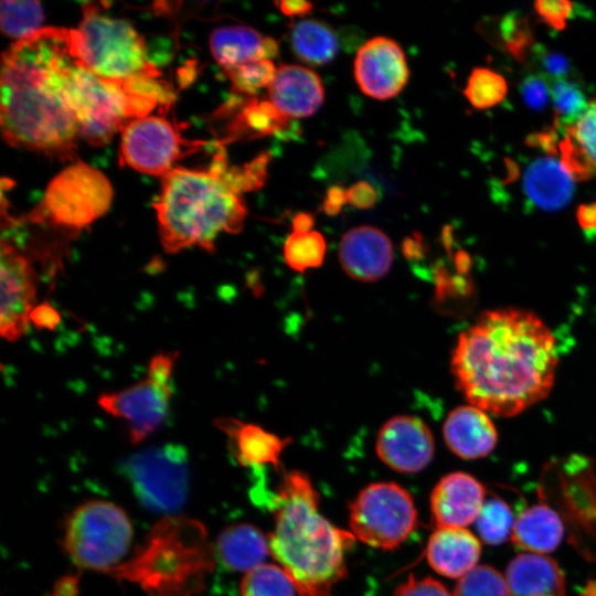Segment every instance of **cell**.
Wrapping results in <instances>:
<instances>
[{
  "label": "cell",
  "instance_id": "cell-20",
  "mask_svg": "<svg viewBox=\"0 0 596 596\" xmlns=\"http://www.w3.org/2000/svg\"><path fill=\"white\" fill-rule=\"evenodd\" d=\"M425 553L435 572L446 577L461 578L477 566L481 545L464 528H438L429 536Z\"/></svg>",
  "mask_w": 596,
  "mask_h": 596
},
{
  "label": "cell",
  "instance_id": "cell-43",
  "mask_svg": "<svg viewBox=\"0 0 596 596\" xmlns=\"http://www.w3.org/2000/svg\"><path fill=\"white\" fill-rule=\"evenodd\" d=\"M347 203L356 209L365 210L372 207L377 202V192L368 181H358L345 191Z\"/></svg>",
  "mask_w": 596,
  "mask_h": 596
},
{
  "label": "cell",
  "instance_id": "cell-13",
  "mask_svg": "<svg viewBox=\"0 0 596 596\" xmlns=\"http://www.w3.org/2000/svg\"><path fill=\"white\" fill-rule=\"evenodd\" d=\"M0 276V332L2 338L13 342L25 334L31 322L36 283L32 264L4 238L1 241Z\"/></svg>",
  "mask_w": 596,
  "mask_h": 596
},
{
  "label": "cell",
  "instance_id": "cell-40",
  "mask_svg": "<svg viewBox=\"0 0 596 596\" xmlns=\"http://www.w3.org/2000/svg\"><path fill=\"white\" fill-rule=\"evenodd\" d=\"M574 4L565 0L536 1L534 10L543 22L555 30H563L573 12Z\"/></svg>",
  "mask_w": 596,
  "mask_h": 596
},
{
  "label": "cell",
  "instance_id": "cell-45",
  "mask_svg": "<svg viewBox=\"0 0 596 596\" xmlns=\"http://www.w3.org/2000/svg\"><path fill=\"white\" fill-rule=\"evenodd\" d=\"M557 130L555 128H549L546 130L531 134L526 138V143L530 147H539L544 150L547 155L553 156L557 152L558 143L557 142Z\"/></svg>",
  "mask_w": 596,
  "mask_h": 596
},
{
  "label": "cell",
  "instance_id": "cell-21",
  "mask_svg": "<svg viewBox=\"0 0 596 596\" xmlns=\"http://www.w3.org/2000/svg\"><path fill=\"white\" fill-rule=\"evenodd\" d=\"M210 50L216 63L227 72L249 61L272 60L278 55V43L249 26L224 25L212 31Z\"/></svg>",
  "mask_w": 596,
  "mask_h": 596
},
{
  "label": "cell",
  "instance_id": "cell-8",
  "mask_svg": "<svg viewBox=\"0 0 596 596\" xmlns=\"http://www.w3.org/2000/svg\"><path fill=\"white\" fill-rule=\"evenodd\" d=\"M113 193L103 172L78 160L50 181L34 220H46L64 230H83L106 213Z\"/></svg>",
  "mask_w": 596,
  "mask_h": 596
},
{
  "label": "cell",
  "instance_id": "cell-16",
  "mask_svg": "<svg viewBox=\"0 0 596 596\" xmlns=\"http://www.w3.org/2000/svg\"><path fill=\"white\" fill-rule=\"evenodd\" d=\"M389 236L371 225L355 226L344 233L339 245L341 267L351 278L371 283L383 278L393 264Z\"/></svg>",
  "mask_w": 596,
  "mask_h": 596
},
{
  "label": "cell",
  "instance_id": "cell-7",
  "mask_svg": "<svg viewBox=\"0 0 596 596\" xmlns=\"http://www.w3.org/2000/svg\"><path fill=\"white\" fill-rule=\"evenodd\" d=\"M131 540L126 512L111 502L92 500L67 518L62 545L77 566L107 573L128 552Z\"/></svg>",
  "mask_w": 596,
  "mask_h": 596
},
{
  "label": "cell",
  "instance_id": "cell-32",
  "mask_svg": "<svg viewBox=\"0 0 596 596\" xmlns=\"http://www.w3.org/2000/svg\"><path fill=\"white\" fill-rule=\"evenodd\" d=\"M514 521L509 504L493 496L485 500L475 524L485 543L498 545L512 536Z\"/></svg>",
  "mask_w": 596,
  "mask_h": 596
},
{
  "label": "cell",
  "instance_id": "cell-22",
  "mask_svg": "<svg viewBox=\"0 0 596 596\" xmlns=\"http://www.w3.org/2000/svg\"><path fill=\"white\" fill-rule=\"evenodd\" d=\"M510 596H565V578L557 563L535 553H521L504 574Z\"/></svg>",
  "mask_w": 596,
  "mask_h": 596
},
{
  "label": "cell",
  "instance_id": "cell-42",
  "mask_svg": "<svg viewBox=\"0 0 596 596\" xmlns=\"http://www.w3.org/2000/svg\"><path fill=\"white\" fill-rule=\"evenodd\" d=\"M394 596H453V594L435 578H416L411 575L396 588Z\"/></svg>",
  "mask_w": 596,
  "mask_h": 596
},
{
  "label": "cell",
  "instance_id": "cell-14",
  "mask_svg": "<svg viewBox=\"0 0 596 596\" xmlns=\"http://www.w3.org/2000/svg\"><path fill=\"white\" fill-rule=\"evenodd\" d=\"M354 77L361 92L384 100L405 87L409 70L404 51L394 40L375 36L360 46L354 58Z\"/></svg>",
  "mask_w": 596,
  "mask_h": 596
},
{
  "label": "cell",
  "instance_id": "cell-23",
  "mask_svg": "<svg viewBox=\"0 0 596 596\" xmlns=\"http://www.w3.org/2000/svg\"><path fill=\"white\" fill-rule=\"evenodd\" d=\"M214 425L222 430L230 441V448L243 466L279 464L280 455L290 439H283L258 425L241 422L232 417H221Z\"/></svg>",
  "mask_w": 596,
  "mask_h": 596
},
{
  "label": "cell",
  "instance_id": "cell-29",
  "mask_svg": "<svg viewBox=\"0 0 596 596\" xmlns=\"http://www.w3.org/2000/svg\"><path fill=\"white\" fill-rule=\"evenodd\" d=\"M486 35L492 36L494 44L500 45L520 63L529 62L536 44L529 19L517 13H509L492 23H486Z\"/></svg>",
  "mask_w": 596,
  "mask_h": 596
},
{
  "label": "cell",
  "instance_id": "cell-10",
  "mask_svg": "<svg viewBox=\"0 0 596 596\" xmlns=\"http://www.w3.org/2000/svg\"><path fill=\"white\" fill-rule=\"evenodd\" d=\"M124 476L148 510L173 514L187 499L189 458L181 445L166 444L130 455L121 465Z\"/></svg>",
  "mask_w": 596,
  "mask_h": 596
},
{
  "label": "cell",
  "instance_id": "cell-48",
  "mask_svg": "<svg viewBox=\"0 0 596 596\" xmlns=\"http://www.w3.org/2000/svg\"><path fill=\"white\" fill-rule=\"evenodd\" d=\"M576 220L584 231L596 230V202L582 204L576 210Z\"/></svg>",
  "mask_w": 596,
  "mask_h": 596
},
{
  "label": "cell",
  "instance_id": "cell-6",
  "mask_svg": "<svg viewBox=\"0 0 596 596\" xmlns=\"http://www.w3.org/2000/svg\"><path fill=\"white\" fill-rule=\"evenodd\" d=\"M83 18L74 29L82 63L96 75L115 82L159 79V70L147 60L146 44L134 26L123 19L83 6Z\"/></svg>",
  "mask_w": 596,
  "mask_h": 596
},
{
  "label": "cell",
  "instance_id": "cell-26",
  "mask_svg": "<svg viewBox=\"0 0 596 596\" xmlns=\"http://www.w3.org/2000/svg\"><path fill=\"white\" fill-rule=\"evenodd\" d=\"M215 552L226 568L246 573L263 564L270 554L268 539L248 523L225 528L217 538Z\"/></svg>",
  "mask_w": 596,
  "mask_h": 596
},
{
  "label": "cell",
  "instance_id": "cell-50",
  "mask_svg": "<svg viewBox=\"0 0 596 596\" xmlns=\"http://www.w3.org/2000/svg\"><path fill=\"white\" fill-rule=\"evenodd\" d=\"M313 217L310 213L301 212L292 219V231L309 232L312 231Z\"/></svg>",
  "mask_w": 596,
  "mask_h": 596
},
{
  "label": "cell",
  "instance_id": "cell-31",
  "mask_svg": "<svg viewBox=\"0 0 596 596\" xmlns=\"http://www.w3.org/2000/svg\"><path fill=\"white\" fill-rule=\"evenodd\" d=\"M326 251L327 244L321 233L313 230L292 231L284 244V259L292 270L304 273L322 265Z\"/></svg>",
  "mask_w": 596,
  "mask_h": 596
},
{
  "label": "cell",
  "instance_id": "cell-44",
  "mask_svg": "<svg viewBox=\"0 0 596 596\" xmlns=\"http://www.w3.org/2000/svg\"><path fill=\"white\" fill-rule=\"evenodd\" d=\"M30 321L39 329L53 330L61 322V315L50 302L44 301L33 308Z\"/></svg>",
  "mask_w": 596,
  "mask_h": 596
},
{
  "label": "cell",
  "instance_id": "cell-33",
  "mask_svg": "<svg viewBox=\"0 0 596 596\" xmlns=\"http://www.w3.org/2000/svg\"><path fill=\"white\" fill-rule=\"evenodd\" d=\"M297 589L287 573L276 564H260L245 574L242 596H296Z\"/></svg>",
  "mask_w": 596,
  "mask_h": 596
},
{
  "label": "cell",
  "instance_id": "cell-5",
  "mask_svg": "<svg viewBox=\"0 0 596 596\" xmlns=\"http://www.w3.org/2000/svg\"><path fill=\"white\" fill-rule=\"evenodd\" d=\"M214 564L203 524L170 515L151 529L128 562L107 574L138 584L148 596H193Z\"/></svg>",
  "mask_w": 596,
  "mask_h": 596
},
{
  "label": "cell",
  "instance_id": "cell-15",
  "mask_svg": "<svg viewBox=\"0 0 596 596\" xmlns=\"http://www.w3.org/2000/svg\"><path fill=\"white\" fill-rule=\"evenodd\" d=\"M375 450L379 458L393 470L415 473L430 464L435 445L428 426L421 418L400 415L381 427Z\"/></svg>",
  "mask_w": 596,
  "mask_h": 596
},
{
  "label": "cell",
  "instance_id": "cell-1",
  "mask_svg": "<svg viewBox=\"0 0 596 596\" xmlns=\"http://www.w3.org/2000/svg\"><path fill=\"white\" fill-rule=\"evenodd\" d=\"M557 363L556 340L543 320L507 307L481 312L459 333L450 368L468 404L511 417L549 395Z\"/></svg>",
  "mask_w": 596,
  "mask_h": 596
},
{
  "label": "cell",
  "instance_id": "cell-24",
  "mask_svg": "<svg viewBox=\"0 0 596 596\" xmlns=\"http://www.w3.org/2000/svg\"><path fill=\"white\" fill-rule=\"evenodd\" d=\"M523 191L532 205L542 211L553 212L570 203L574 184L561 162L551 157H541L525 169Z\"/></svg>",
  "mask_w": 596,
  "mask_h": 596
},
{
  "label": "cell",
  "instance_id": "cell-11",
  "mask_svg": "<svg viewBox=\"0 0 596 596\" xmlns=\"http://www.w3.org/2000/svg\"><path fill=\"white\" fill-rule=\"evenodd\" d=\"M120 134V164L161 178L174 168L177 160L202 145L182 138L177 127L162 116L135 118Z\"/></svg>",
  "mask_w": 596,
  "mask_h": 596
},
{
  "label": "cell",
  "instance_id": "cell-3",
  "mask_svg": "<svg viewBox=\"0 0 596 596\" xmlns=\"http://www.w3.org/2000/svg\"><path fill=\"white\" fill-rule=\"evenodd\" d=\"M275 528L269 553L300 596H328L347 575L345 553L355 536L319 511V493L309 477L286 473L274 494Z\"/></svg>",
  "mask_w": 596,
  "mask_h": 596
},
{
  "label": "cell",
  "instance_id": "cell-30",
  "mask_svg": "<svg viewBox=\"0 0 596 596\" xmlns=\"http://www.w3.org/2000/svg\"><path fill=\"white\" fill-rule=\"evenodd\" d=\"M288 124L289 118L270 100L259 102L251 98L233 123V132L246 135L249 138H262L283 132Z\"/></svg>",
  "mask_w": 596,
  "mask_h": 596
},
{
  "label": "cell",
  "instance_id": "cell-9",
  "mask_svg": "<svg viewBox=\"0 0 596 596\" xmlns=\"http://www.w3.org/2000/svg\"><path fill=\"white\" fill-rule=\"evenodd\" d=\"M417 522L412 496L395 482L371 483L349 505L351 533L375 549H396L415 531Z\"/></svg>",
  "mask_w": 596,
  "mask_h": 596
},
{
  "label": "cell",
  "instance_id": "cell-17",
  "mask_svg": "<svg viewBox=\"0 0 596 596\" xmlns=\"http://www.w3.org/2000/svg\"><path fill=\"white\" fill-rule=\"evenodd\" d=\"M485 489L471 475L444 476L430 494V512L438 528H464L473 523L485 502Z\"/></svg>",
  "mask_w": 596,
  "mask_h": 596
},
{
  "label": "cell",
  "instance_id": "cell-47",
  "mask_svg": "<svg viewBox=\"0 0 596 596\" xmlns=\"http://www.w3.org/2000/svg\"><path fill=\"white\" fill-rule=\"evenodd\" d=\"M275 6L286 17H305L312 11V3L302 0L276 1Z\"/></svg>",
  "mask_w": 596,
  "mask_h": 596
},
{
  "label": "cell",
  "instance_id": "cell-41",
  "mask_svg": "<svg viewBox=\"0 0 596 596\" xmlns=\"http://www.w3.org/2000/svg\"><path fill=\"white\" fill-rule=\"evenodd\" d=\"M532 58L538 62L542 74L549 79H562L570 73V62L565 55L535 46Z\"/></svg>",
  "mask_w": 596,
  "mask_h": 596
},
{
  "label": "cell",
  "instance_id": "cell-38",
  "mask_svg": "<svg viewBox=\"0 0 596 596\" xmlns=\"http://www.w3.org/2000/svg\"><path fill=\"white\" fill-rule=\"evenodd\" d=\"M453 596H510L504 576L489 565L476 566L459 578Z\"/></svg>",
  "mask_w": 596,
  "mask_h": 596
},
{
  "label": "cell",
  "instance_id": "cell-4",
  "mask_svg": "<svg viewBox=\"0 0 596 596\" xmlns=\"http://www.w3.org/2000/svg\"><path fill=\"white\" fill-rule=\"evenodd\" d=\"M241 194L223 148L206 169H171L153 202L163 249L175 254L196 246L213 252L221 233L243 228L247 209Z\"/></svg>",
  "mask_w": 596,
  "mask_h": 596
},
{
  "label": "cell",
  "instance_id": "cell-18",
  "mask_svg": "<svg viewBox=\"0 0 596 596\" xmlns=\"http://www.w3.org/2000/svg\"><path fill=\"white\" fill-rule=\"evenodd\" d=\"M268 96L286 117L306 118L323 104L324 88L313 71L296 64H283L277 67Z\"/></svg>",
  "mask_w": 596,
  "mask_h": 596
},
{
  "label": "cell",
  "instance_id": "cell-37",
  "mask_svg": "<svg viewBox=\"0 0 596 596\" xmlns=\"http://www.w3.org/2000/svg\"><path fill=\"white\" fill-rule=\"evenodd\" d=\"M277 72L274 62L260 58L246 62L225 72L231 81L233 92L254 96L258 91L269 87Z\"/></svg>",
  "mask_w": 596,
  "mask_h": 596
},
{
  "label": "cell",
  "instance_id": "cell-12",
  "mask_svg": "<svg viewBox=\"0 0 596 596\" xmlns=\"http://www.w3.org/2000/svg\"><path fill=\"white\" fill-rule=\"evenodd\" d=\"M171 396V382L147 374L128 387L100 394L97 404L108 415L123 419L130 441L138 444L164 423Z\"/></svg>",
  "mask_w": 596,
  "mask_h": 596
},
{
  "label": "cell",
  "instance_id": "cell-46",
  "mask_svg": "<svg viewBox=\"0 0 596 596\" xmlns=\"http://www.w3.org/2000/svg\"><path fill=\"white\" fill-rule=\"evenodd\" d=\"M347 189L340 185H332L327 190V194L322 204L324 213L328 215H337L342 206L347 203Z\"/></svg>",
  "mask_w": 596,
  "mask_h": 596
},
{
  "label": "cell",
  "instance_id": "cell-28",
  "mask_svg": "<svg viewBox=\"0 0 596 596\" xmlns=\"http://www.w3.org/2000/svg\"><path fill=\"white\" fill-rule=\"evenodd\" d=\"M290 45L300 61L313 66L332 62L339 51L336 32L327 23L312 19L301 20L292 26Z\"/></svg>",
  "mask_w": 596,
  "mask_h": 596
},
{
  "label": "cell",
  "instance_id": "cell-49",
  "mask_svg": "<svg viewBox=\"0 0 596 596\" xmlns=\"http://www.w3.org/2000/svg\"><path fill=\"white\" fill-rule=\"evenodd\" d=\"M77 577L64 576L54 586L53 596H76Z\"/></svg>",
  "mask_w": 596,
  "mask_h": 596
},
{
  "label": "cell",
  "instance_id": "cell-36",
  "mask_svg": "<svg viewBox=\"0 0 596 596\" xmlns=\"http://www.w3.org/2000/svg\"><path fill=\"white\" fill-rule=\"evenodd\" d=\"M551 98L555 124L564 128L575 123L586 110L588 102L582 89L572 81L562 78L551 83Z\"/></svg>",
  "mask_w": 596,
  "mask_h": 596
},
{
  "label": "cell",
  "instance_id": "cell-25",
  "mask_svg": "<svg viewBox=\"0 0 596 596\" xmlns=\"http://www.w3.org/2000/svg\"><path fill=\"white\" fill-rule=\"evenodd\" d=\"M564 130L558 151L565 171L574 181L596 177V97L588 102L584 114Z\"/></svg>",
  "mask_w": 596,
  "mask_h": 596
},
{
  "label": "cell",
  "instance_id": "cell-51",
  "mask_svg": "<svg viewBox=\"0 0 596 596\" xmlns=\"http://www.w3.org/2000/svg\"><path fill=\"white\" fill-rule=\"evenodd\" d=\"M578 596H596V579L586 583Z\"/></svg>",
  "mask_w": 596,
  "mask_h": 596
},
{
  "label": "cell",
  "instance_id": "cell-39",
  "mask_svg": "<svg viewBox=\"0 0 596 596\" xmlns=\"http://www.w3.org/2000/svg\"><path fill=\"white\" fill-rule=\"evenodd\" d=\"M547 83V79L541 74H531L522 81L520 93L528 107L534 110L546 107L551 97V87Z\"/></svg>",
  "mask_w": 596,
  "mask_h": 596
},
{
  "label": "cell",
  "instance_id": "cell-35",
  "mask_svg": "<svg viewBox=\"0 0 596 596\" xmlns=\"http://www.w3.org/2000/svg\"><path fill=\"white\" fill-rule=\"evenodd\" d=\"M507 92L508 85L504 77L488 67L473 68L464 88V95L477 109H486L500 104Z\"/></svg>",
  "mask_w": 596,
  "mask_h": 596
},
{
  "label": "cell",
  "instance_id": "cell-2",
  "mask_svg": "<svg viewBox=\"0 0 596 596\" xmlns=\"http://www.w3.org/2000/svg\"><path fill=\"white\" fill-rule=\"evenodd\" d=\"M77 57L74 29L56 26H42L2 54L0 123L10 146L72 153L79 126L67 82Z\"/></svg>",
  "mask_w": 596,
  "mask_h": 596
},
{
  "label": "cell",
  "instance_id": "cell-19",
  "mask_svg": "<svg viewBox=\"0 0 596 596\" xmlns=\"http://www.w3.org/2000/svg\"><path fill=\"white\" fill-rule=\"evenodd\" d=\"M443 435L448 448L468 460L488 456L498 443V432L489 414L470 404L450 411Z\"/></svg>",
  "mask_w": 596,
  "mask_h": 596
},
{
  "label": "cell",
  "instance_id": "cell-27",
  "mask_svg": "<svg viewBox=\"0 0 596 596\" xmlns=\"http://www.w3.org/2000/svg\"><path fill=\"white\" fill-rule=\"evenodd\" d=\"M564 535L560 515L549 505L536 503L523 510L514 521L513 543L526 553L554 551Z\"/></svg>",
  "mask_w": 596,
  "mask_h": 596
},
{
  "label": "cell",
  "instance_id": "cell-34",
  "mask_svg": "<svg viewBox=\"0 0 596 596\" xmlns=\"http://www.w3.org/2000/svg\"><path fill=\"white\" fill-rule=\"evenodd\" d=\"M43 20V9L38 1L1 2V30L17 41L41 29Z\"/></svg>",
  "mask_w": 596,
  "mask_h": 596
}]
</instances>
